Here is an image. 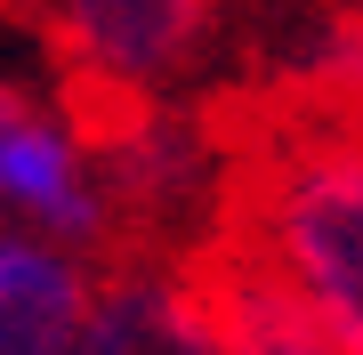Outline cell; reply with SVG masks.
<instances>
[{"label":"cell","mask_w":363,"mask_h":355,"mask_svg":"<svg viewBox=\"0 0 363 355\" xmlns=\"http://www.w3.org/2000/svg\"><path fill=\"white\" fill-rule=\"evenodd\" d=\"M97 299V250L0 226V355H81Z\"/></svg>","instance_id":"277c9868"},{"label":"cell","mask_w":363,"mask_h":355,"mask_svg":"<svg viewBox=\"0 0 363 355\" xmlns=\"http://www.w3.org/2000/svg\"><path fill=\"white\" fill-rule=\"evenodd\" d=\"M57 57L113 97H162L194 73L210 40V0H49Z\"/></svg>","instance_id":"3957f363"},{"label":"cell","mask_w":363,"mask_h":355,"mask_svg":"<svg viewBox=\"0 0 363 355\" xmlns=\"http://www.w3.org/2000/svg\"><path fill=\"white\" fill-rule=\"evenodd\" d=\"M0 226L97 250L113 235V170L89 154L73 113L0 73Z\"/></svg>","instance_id":"7a4b0ae2"},{"label":"cell","mask_w":363,"mask_h":355,"mask_svg":"<svg viewBox=\"0 0 363 355\" xmlns=\"http://www.w3.org/2000/svg\"><path fill=\"white\" fill-rule=\"evenodd\" d=\"M242 275L274 307L363 355V130H315L259 162L242 218Z\"/></svg>","instance_id":"6da1fadb"},{"label":"cell","mask_w":363,"mask_h":355,"mask_svg":"<svg viewBox=\"0 0 363 355\" xmlns=\"http://www.w3.org/2000/svg\"><path fill=\"white\" fill-rule=\"evenodd\" d=\"M210 315H218V331H226V355H339L331 339L298 331L250 275H234V283L218 291V307H210Z\"/></svg>","instance_id":"8992f818"},{"label":"cell","mask_w":363,"mask_h":355,"mask_svg":"<svg viewBox=\"0 0 363 355\" xmlns=\"http://www.w3.org/2000/svg\"><path fill=\"white\" fill-rule=\"evenodd\" d=\"M81 355H226V331L202 299H186L178 283L130 275V283H105L97 323Z\"/></svg>","instance_id":"5b68a950"}]
</instances>
